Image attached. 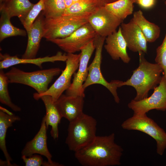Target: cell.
Masks as SVG:
<instances>
[{"label":"cell","instance_id":"obj_15","mask_svg":"<svg viewBox=\"0 0 166 166\" xmlns=\"http://www.w3.org/2000/svg\"><path fill=\"white\" fill-rule=\"evenodd\" d=\"M67 54L58 52L51 56H46L42 57L33 58H20L17 56H10L7 53H0V69H7L11 66L19 64H34L42 68L43 63L46 62H54L56 61H65Z\"/></svg>","mask_w":166,"mask_h":166},{"label":"cell","instance_id":"obj_22","mask_svg":"<svg viewBox=\"0 0 166 166\" xmlns=\"http://www.w3.org/2000/svg\"><path fill=\"white\" fill-rule=\"evenodd\" d=\"M105 5L98 0H84L73 3L67 8L63 15L91 14Z\"/></svg>","mask_w":166,"mask_h":166},{"label":"cell","instance_id":"obj_16","mask_svg":"<svg viewBox=\"0 0 166 166\" xmlns=\"http://www.w3.org/2000/svg\"><path fill=\"white\" fill-rule=\"evenodd\" d=\"M84 98L82 96H69L62 94L55 103L62 117L70 122L83 113Z\"/></svg>","mask_w":166,"mask_h":166},{"label":"cell","instance_id":"obj_33","mask_svg":"<svg viewBox=\"0 0 166 166\" xmlns=\"http://www.w3.org/2000/svg\"><path fill=\"white\" fill-rule=\"evenodd\" d=\"M67 8L71 6L73 3L72 0H64Z\"/></svg>","mask_w":166,"mask_h":166},{"label":"cell","instance_id":"obj_30","mask_svg":"<svg viewBox=\"0 0 166 166\" xmlns=\"http://www.w3.org/2000/svg\"><path fill=\"white\" fill-rule=\"evenodd\" d=\"M21 158L26 166H40L44 162L42 156L36 154L28 157L22 155Z\"/></svg>","mask_w":166,"mask_h":166},{"label":"cell","instance_id":"obj_34","mask_svg":"<svg viewBox=\"0 0 166 166\" xmlns=\"http://www.w3.org/2000/svg\"><path fill=\"white\" fill-rule=\"evenodd\" d=\"M8 0H0V7L2 6Z\"/></svg>","mask_w":166,"mask_h":166},{"label":"cell","instance_id":"obj_13","mask_svg":"<svg viewBox=\"0 0 166 166\" xmlns=\"http://www.w3.org/2000/svg\"><path fill=\"white\" fill-rule=\"evenodd\" d=\"M47 129L44 116L39 131L31 140L26 143L21 152L22 155L28 157L34 154H38L47 158L50 166H63L52 160V156L47 146Z\"/></svg>","mask_w":166,"mask_h":166},{"label":"cell","instance_id":"obj_12","mask_svg":"<svg viewBox=\"0 0 166 166\" xmlns=\"http://www.w3.org/2000/svg\"><path fill=\"white\" fill-rule=\"evenodd\" d=\"M123 21L108 11L104 6L92 14L88 21L97 35L106 37L116 31Z\"/></svg>","mask_w":166,"mask_h":166},{"label":"cell","instance_id":"obj_3","mask_svg":"<svg viewBox=\"0 0 166 166\" xmlns=\"http://www.w3.org/2000/svg\"><path fill=\"white\" fill-rule=\"evenodd\" d=\"M97 122L92 117L84 113L69 122L65 143L75 152L91 143L96 136Z\"/></svg>","mask_w":166,"mask_h":166},{"label":"cell","instance_id":"obj_28","mask_svg":"<svg viewBox=\"0 0 166 166\" xmlns=\"http://www.w3.org/2000/svg\"><path fill=\"white\" fill-rule=\"evenodd\" d=\"M45 0H39L23 18L19 19L27 32L44 8Z\"/></svg>","mask_w":166,"mask_h":166},{"label":"cell","instance_id":"obj_11","mask_svg":"<svg viewBox=\"0 0 166 166\" xmlns=\"http://www.w3.org/2000/svg\"><path fill=\"white\" fill-rule=\"evenodd\" d=\"M93 41H90L81 49L78 71L74 73L73 82L69 89L66 90L65 95L68 96L85 97L83 85L88 76L89 61L95 49Z\"/></svg>","mask_w":166,"mask_h":166},{"label":"cell","instance_id":"obj_36","mask_svg":"<svg viewBox=\"0 0 166 166\" xmlns=\"http://www.w3.org/2000/svg\"></svg>","mask_w":166,"mask_h":166},{"label":"cell","instance_id":"obj_1","mask_svg":"<svg viewBox=\"0 0 166 166\" xmlns=\"http://www.w3.org/2000/svg\"><path fill=\"white\" fill-rule=\"evenodd\" d=\"M115 139L114 133L97 136L88 145L74 152L75 158L83 166L120 165L123 149Z\"/></svg>","mask_w":166,"mask_h":166},{"label":"cell","instance_id":"obj_9","mask_svg":"<svg viewBox=\"0 0 166 166\" xmlns=\"http://www.w3.org/2000/svg\"><path fill=\"white\" fill-rule=\"evenodd\" d=\"M128 107L133 111L134 114H146L152 109L166 110V79L163 75L162 79L149 97L140 100H132L128 104Z\"/></svg>","mask_w":166,"mask_h":166},{"label":"cell","instance_id":"obj_2","mask_svg":"<svg viewBox=\"0 0 166 166\" xmlns=\"http://www.w3.org/2000/svg\"><path fill=\"white\" fill-rule=\"evenodd\" d=\"M139 64L138 67L133 71L131 77L120 83L121 87L130 86L133 87L136 94L134 100H140L148 97L149 91L154 89L160 82L163 73L162 68L157 63L147 61L144 57V53L138 52Z\"/></svg>","mask_w":166,"mask_h":166},{"label":"cell","instance_id":"obj_37","mask_svg":"<svg viewBox=\"0 0 166 166\" xmlns=\"http://www.w3.org/2000/svg\"></svg>","mask_w":166,"mask_h":166},{"label":"cell","instance_id":"obj_18","mask_svg":"<svg viewBox=\"0 0 166 166\" xmlns=\"http://www.w3.org/2000/svg\"><path fill=\"white\" fill-rule=\"evenodd\" d=\"M45 17L42 11L27 32L28 41L25 51L22 58H36L40 47V42L44 36L43 23Z\"/></svg>","mask_w":166,"mask_h":166},{"label":"cell","instance_id":"obj_7","mask_svg":"<svg viewBox=\"0 0 166 166\" xmlns=\"http://www.w3.org/2000/svg\"><path fill=\"white\" fill-rule=\"evenodd\" d=\"M121 126L124 129L140 131L151 137L156 141L157 153L163 155L166 149V132L146 114H133L124 121Z\"/></svg>","mask_w":166,"mask_h":166},{"label":"cell","instance_id":"obj_19","mask_svg":"<svg viewBox=\"0 0 166 166\" xmlns=\"http://www.w3.org/2000/svg\"><path fill=\"white\" fill-rule=\"evenodd\" d=\"M41 99L45 107L46 114L45 116V122L47 129L49 126L51 127L50 134L53 138L55 140L58 137V125L62 117L51 97L48 95L42 96L38 100Z\"/></svg>","mask_w":166,"mask_h":166},{"label":"cell","instance_id":"obj_5","mask_svg":"<svg viewBox=\"0 0 166 166\" xmlns=\"http://www.w3.org/2000/svg\"><path fill=\"white\" fill-rule=\"evenodd\" d=\"M91 15H62L51 18L45 17L43 37L48 41L66 37L88 22Z\"/></svg>","mask_w":166,"mask_h":166},{"label":"cell","instance_id":"obj_23","mask_svg":"<svg viewBox=\"0 0 166 166\" xmlns=\"http://www.w3.org/2000/svg\"><path fill=\"white\" fill-rule=\"evenodd\" d=\"M34 4L29 0H8L0 10L3 9L11 18L17 16L19 19L24 17Z\"/></svg>","mask_w":166,"mask_h":166},{"label":"cell","instance_id":"obj_10","mask_svg":"<svg viewBox=\"0 0 166 166\" xmlns=\"http://www.w3.org/2000/svg\"><path fill=\"white\" fill-rule=\"evenodd\" d=\"M96 35L88 22L66 37L51 39L48 41L55 44L67 53H74L80 51L82 47L94 40Z\"/></svg>","mask_w":166,"mask_h":166},{"label":"cell","instance_id":"obj_29","mask_svg":"<svg viewBox=\"0 0 166 166\" xmlns=\"http://www.w3.org/2000/svg\"><path fill=\"white\" fill-rule=\"evenodd\" d=\"M155 61L162 68L166 79V33L162 44L156 49Z\"/></svg>","mask_w":166,"mask_h":166},{"label":"cell","instance_id":"obj_35","mask_svg":"<svg viewBox=\"0 0 166 166\" xmlns=\"http://www.w3.org/2000/svg\"><path fill=\"white\" fill-rule=\"evenodd\" d=\"M82 0H72L73 3L76 2H78L79 1H82Z\"/></svg>","mask_w":166,"mask_h":166},{"label":"cell","instance_id":"obj_27","mask_svg":"<svg viewBox=\"0 0 166 166\" xmlns=\"http://www.w3.org/2000/svg\"><path fill=\"white\" fill-rule=\"evenodd\" d=\"M8 79L3 69L0 71V101L15 112L21 111V108L13 103L11 100L8 90Z\"/></svg>","mask_w":166,"mask_h":166},{"label":"cell","instance_id":"obj_20","mask_svg":"<svg viewBox=\"0 0 166 166\" xmlns=\"http://www.w3.org/2000/svg\"><path fill=\"white\" fill-rule=\"evenodd\" d=\"M20 117L6 109L0 107V148L3 152L6 160L10 166H13L10 162L12 160L8 153L6 145V138L7 129Z\"/></svg>","mask_w":166,"mask_h":166},{"label":"cell","instance_id":"obj_6","mask_svg":"<svg viewBox=\"0 0 166 166\" xmlns=\"http://www.w3.org/2000/svg\"><path fill=\"white\" fill-rule=\"evenodd\" d=\"M106 37L96 35L94 41L95 53L93 60L88 67V74L87 78L83 85L85 89L88 87L94 84L102 85L107 89L112 94L115 101L117 103L120 102L117 89L120 87V84L122 81L113 80L110 82L107 81L104 77L101 69L102 60L103 46Z\"/></svg>","mask_w":166,"mask_h":166},{"label":"cell","instance_id":"obj_26","mask_svg":"<svg viewBox=\"0 0 166 166\" xmlns=\"http://www.w3.org/2000/svg\"><path fill=\"white\" fill-rule=\"evenodd\" d=\"M66 8L64 0H45L42 12L45 18H54L63 15Z\"/></svg>","mask_w":166,"mask_h":166},{"label":"cell","instance_id":"obj_32","mask_svg":"<svg viewBox=\"0 0 166 166\" xmlns=\"http://www.w3.org/2000/svg\"><path fill=\"white\" fill-rule=\"evenodd\" d=\"M105 6L107 4L110 3L118 0H98Z\"/></svg>","mask_w":166,"mask_h":166},{"label":"cell","instance_id":"obj_4","mask_svg":"<svg viewBox=\"0 0 166 166\" xmlns=\"http://www.w3.org/2000/svg\"><path fill=\"white\" fill-rule=\"evenodd\" d=\"M62 71L59 68H54L27 72L13 67L5 74L9 83L26 85L34 89L38 93L41 94L48 89L49 85L54 77Z\"/></svg>","mask_w":166,"mask_h":166},{"label":"cell","instance_id":"obj_21","mask_svg":"<svg viewBox=\"0 0 166 166\" xmlns=\"http://www.w3.org/2000/svg\"><path fill=\"white\" fill-rule=\"evenodd\" d=\"M132 19L139 27L147 42H153L160 37V27L156 24L148 20L141 10L134 13Z\"/></svg>","mask_w":166,"mask_h":166},{"label":"cell","instance_id":"obj_17","mask_svg":"<svg viewBox=\"0 0 166 166\" xmlns=\"http://www.w3.org/2000/svg\"><path fill=\"white\" fill-rule=\"evenodd\" d=\"M104 48L112 58L115 60L120 59L124 63H128L130 58L127 51V45L121 32L120 26L117 31L106 37Z\"/></svg>","mask_w":166,"mask_h":166},{"label":"cell","instance_id":"obj_8","mask_svg":"<svg viewBox=\"0 0 166 166\" xmlns=\"http://www.w3.org/2000/svg\"><path fill=\"white\" fill-rule=\"evenodd\" d=\"M67 56L66 66L61 75L46 92L41 94L34 93L33 97L35 100H38L39 97L48 95L50 96L55 102L63 92L69 87L72 77L79 67L80 53H67Z\"/></svg>","mask_w":166,"mask_h":166},{"label":"cell","instance_id":"obj_14","mask_svg":"<svg viewBox=\"0 0 166 166\" xmlns=\"http://www.w3.org/2000/svg\"><path fill=\"white\" fill-rule=\"evenodd\" d=\"M120 26L128 49L133 52L141 51L147 53L148 42L134 21L132 19L128 23H122Z\"/></svg>","mask_w":166,"mask_h":166},{"label":"cell","instance_id":"obj_31","mask_svg":"<svg viewBox=\"0 0 166 166\" xmlns=\"http://www.w3.org/2000/svg\"><path fill=\"white\" fill-rule=\"evenodd\" d=\"M155 2V0H136V3L143 8L148 9L154 5Z\"/></svg>","mask_w":166,"mask_h":166},{"label":"cell","instance_id":"obj_24","mask_svg":"<svg viewBox=\"0 0 166 166\" xmlns=\"http://www.w3.org/2000/svg\"><path fill=\"white\" fill-rule=\"evenodd\" d=\"M0 41L8 37L20 36H25L27 34L26 30L14 26L10 21L11 18L4 9L0 10Z\"/></svg>","mask_w":166,"mask_h":166},{"label":"cell","instance_id":"obj_25","mask_svg":"<svg viewBox=\"0 0 166 166\" xmlns=\"http://www.w3.org/2000/svg\"><path fill=\"white\" fill-rule=\"evenodd\" d=\"M136 0H118L105 5V8L118 18L123 20L133 13Z\"/></svg>","mask_w":166,"mask_h":166}]
</instances>
